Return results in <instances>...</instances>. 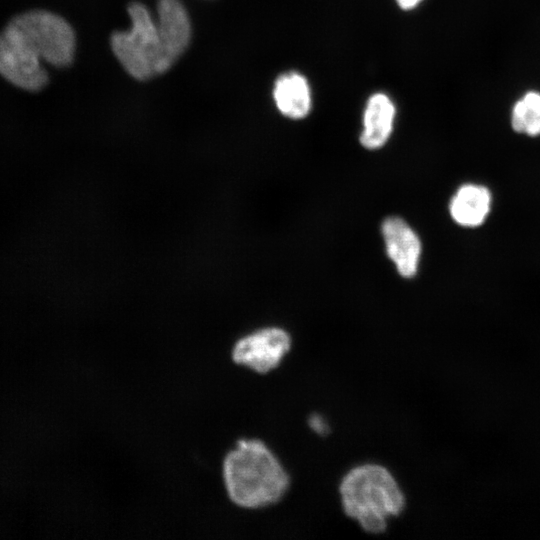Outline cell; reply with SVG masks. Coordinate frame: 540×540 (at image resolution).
Masks as SVG:
<instances>
[{"label": "cell", "mask_w": 540, "mask_h": 540, "mask_svg": "<svg viewBox=\"0 0 540 540\" xmlns=\"http://www.w3.org/2000/svg\"><path fill=\"white\" fill-rule=\"evenodd\" d=\"M75 33L57 14L35 10L13 18L0 34V75L29 91L48 82L41 60L68 66L74 58Z\"/></svg>", "instance_id": "6da1fadb"}, {"label": "cell", "mask_w": 540, "mask_h": 540, "mask_svg": "<svg viewBox=\"0 0 540 540\" xmlns=\"http://www.w3.org/2000/svg\"><path fill=\"white\" fill-rule=\"evenodd\" d=\"M222 482L229 500L247 509L279 501L289 476L272 451L259 439H239L224 456Z\"/></svg>", "instance_id": "7a4b0ae2"}, {"label": "cell", "mask_w": 540, "mask_h": 540, "mask_svg": "<svg viewBox=\"0 0 540 540\" xmlns=\"http://www.w3.org/2000/svg\"><path fill=\"white\" fill-rule=\"evenodd\" d=\"M340 496L345 513L370 533H381L387 520L399 515L404 495L390 472L380 465L351 469L342 479Z\"/></svg>", "instance_id": "3957f363"}, {"label": "cell", "mask_w": 540, "mask_h": 540, "mask_svg": "<svg viewBox=\"0 0 540 540\" xmlns=\"http://www.w3.org/2000/svg\"><path fill=\"white\" fill-rule=\"evenodd\" d=\"M128 14L130 29L114 32L111 36L114 55L125 71L139 81L166 72L171 66L164 55L156 20L140 2H132Z\"/></svg>", "instance_id": "277c9868"}, {"label": "cell", "mask_w": 540, "mask_h": 540, "mask_svg": "<svg viewBox=\"0 0 540 540\" xmlns=\"http://www.w3.org/2000/svg\"><path fill=\"white\" fill-rule=\"evenodd\" d=\"M291 347L290 335L279 327H266L245 335L231 350L232 361L257 373L276 368Z\"/></svg>", "instance_id": "5b68a950"}, {"label": "cell", "mask_w": 540, "mask_h": 540, "mask_svg": "<svg viewBox=\"0 0 540 540\" xmlns=\"http://www.w3.org/2000/svg\"><path fill=\"white\" fill-rule=\"evenodd\" d=\"M381 234L388 258L398 274L413 278L419 268L422 243L415 230L401 217L388 216L381 223Z\"/></svg>", "instance_id": "8992f818"}, {"label": "cell", "mask_w": 540, "mask_h": 540, "mask_svg": "<svg viewBox=\"0 0 540 540\" xmlns=\"http://www.w3.org/2000/svg\"><path fill=\"white\" fill-rule=\"evenodd\" d=\"M156 25L170 66L185 52L191 39L188 12L180 0H158Z\"/></svg>", "instance_id": "52a82bcc"}, {"label": "cell", "mask_w": 540, "mask_h": 540, "mask_svg": "<svg viewBox=\"0 0 540 540\" xmlns=\"http://www.w3.org/2000/svg\"><path fill=\"white\" fill-rule=\"evenodd\" d=\"M396 107L385 93L372 94L366 102L359 142L368 150L382 148L389 140L394 127Z\"/></svg>", "instance_id": "ba28073f"}, {"label": "cell", "mask_w": 540, "mask_h": 540, "mask_svg": "<svg viewBox=\"0 0 540 540\" xmlns=\"http://www.w3.org/2000/svg\"><path fill=\"white\" fill-rule=\"evenodd\" d=\"M492 195L483 185L467 183L460 186L449 202V214L459 226L475 228L487 219Z\"/></svg>", "instance_id": "9c48e42d"}, {"label": "cell", "mask_w": 540, "mask_h": 540, "mask_svg": "<svg viewBox=\"0 0 540 540\" xmlns=\"http://www.w3.org/2000/svg\"><path fill=\"white\" fill-rule=\"evenodd\" d=\"M272 94L278 111L287 118L300 120L311 110L310 85L306 77L298 72L289 71L279 75Z\"/></svg>", "instance_id": "30bf717a"}, {"label": "cell", "mask_w": 540, "mask_h": 540, "mask_svg": "<svg viewBox=\"0 0 540 540\" xmlns=\"http://www.w3.org/2000/svg\"><path fill=\"white\" fill-rule=\"evenodd\" d=\"M511 124L518 133L540 135V93L528 92L513 107Z\"/></svg>", "instance_id": "8fae6325"}, {"label": "cell", "mask_w": 540, "mask_h": 540, "mask_svg": "<svg viewBox=\"0 0 540 540\" xmlns=\"http://www.w3.org/2000/svg\"><path fill=\"white\" fill-rule=\"evenodd\" d=\"M310 426L317 433H320V434H325L328 429V426L325 424L323 419L318 415H313L310 417Z\"/></svg>", "instance_id": "7c38bea8"}, {"label": "cell", "mask_w": 540, "mask_h": 540, "mask_svg": "<svg viewBox=\"0 0 540 540\" xmlns=\"http://www.w3.org/2000/svg\"><path fill=\"white\" fill-rule=\"evenodd\" d=\"M423 0H396L398 6L402 10H412L417 7Z\"/></svg>", "instance_id": "4fadbf2b"}]
</instances>
